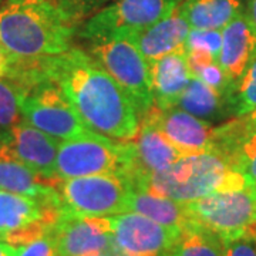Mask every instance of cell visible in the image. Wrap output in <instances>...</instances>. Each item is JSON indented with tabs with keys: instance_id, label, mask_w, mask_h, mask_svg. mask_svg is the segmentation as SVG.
I'll return each mask as SVG.
<instances>
[{
	"instance_id": "28",
	"label": "cell",
	"mask_w": 256,
	"mask_h": 256,
	"mask_svg": "<svg viewBox=\"0 0 256 256\" xmlns=\"http://www.w3.org/2000/svg\"><path fill=\"white\" fill-rule=\"evenodd\" d=\"M220 240L222 256H256V235L248 234Z\"/></svg>"
},
{
	"instance_id": "15",
	"label": "cell",
	"mask_w": 256,
	"mask_h": 256,
	"mask_svg": "<svg viewBox=\"0 0 256 256\" xmlns=\"http://www.w3.org/2000/svg\"><path fill=\"white\" fill-rule=\"evenodd\" d=\"M128 152L130 165L124 176L131 186L184 158L164 134L146 120H141L137 137L128 141Z\"/></svg>"
},
{
	"instance_id": "4",
	"label": "cell",
	"mask_w": 256,
	"mask_h": 256,
	"mask_svg": "<svg viewBox=\"0 0 256 256\" xmlns=\"http://www.w3.org/2000/svg\"><path fill=\"white\" fill-rule=\"evenodd\" d=\"M185 206L194 224L220 239L256 235V182L250 180L186 202Z\"/></svg>"
},
{
	"instance_id": "14",
	"label": "cell",
	"mask_w": 256,
	"mask_h": 256,
	"mask_svg": "<svg viewBox=\"0 0 256 256\" xmlns=\"http://www.w3.org/2000/svg\"><path fill=\"white\" fill-rule=\"evenodd\" d=\"M0 142L30 170L47 180H56V160L60 140L22 120L3 132Z\"/></svg>"
},
{
	"instance_id": "26",
	"label": "cell",
	"mask_w": 256,
	"mask_h": 256,
	"mask_svg": "<svg viewBox=\"0 0 256 256\" xmlns=\"http://www.w3.org/2000/svg\"><path fill=\"white\" fill-rule=\"evenodd\" d=\"M226 97L229 108L238 117L249 116L256 110V60L248 67L244 76L234 82Z\"/></svg>"
},
{
	"instance_id": "32",
	"label": "cell",
	"mask_w": 256,
	"mask_h": 256,
	"mask_svg": "<svg viewBox=\"0 0 256 256\" xmlns=\"http://www.w3.org/2000/svg\"><path fill=\"white\" fill-rule=\"evenodd\" d=\"M98 256H128V255L118 246V245H117V244H116V242H114V238H112V240L108 244V246L106 248V249H104Z\"/></svg>"
},
{
	"instance_id": "2",
	"label": "cell",
	"mask_w": 256,
	"mask_h": 256,
	"mask_svg": "<svg viewBox=\"0 0 256 256\" xmlns=\"http://www.w3.org/2000/svg\"><path fill=\"white\" fill-rule=\"evenodd\" d=\"M80 18L67 0H4L0 43L23 58H42L72 48Z\"/></svg>"
},
{
	"instance_id": "9",
	"label": "cell",
	"mask_w": 256,
	"mask_h": 256,
	"mask_svg": "<svg viewBox=\"0 0 256 256\" xmlns=\"http://www.w3.org/2000/svg\"><path fill=\"white\" fill-rule=\"evenodd\" d=\"M180 3L181 0H111L82 23L78 36L86 42L97 37L130 36L168 16Z\"/></svg>"
},
{
	"instance_id": "6",
	"label": "cell",
	"mask_w": 256,
	"mask_h": 256,
	"mask_svg": "<svg viewBox=\"0 0 256 256\" xmlns=\"http://www.w3.org/2000/svg\"><path fill=\"white\" fill-rule=\"evenodd\" d=\"M60 210L66 216H114L128 212L132 186L120 174L58 180Z\"/></svg>"
},
{
	"instance_id": "33",
	"label": "cell",
	"mask_w": 256,
	"mask_h": 256,
	"mask_svg": "<svg viewBox=\"0 0 256 256\" xmlns=\"http://www.w3.org/2000/svg\"><path fill=\"white\" fill-rule=\"evenodd\" d=\"M18 248L10 245L4 240H0V256H18Z\"/></svg>"
},
{
	"instance_id": "27",
	"label": "cell",
	"mask_w": 256,
	"mask_h": 256,
	"mask_svg": "<svg viewBox=\"0 0 256 256\" xmlns=\"http://www.w3.org/2000/svg\"><path fill=\"white\" fill-rule=\"evenodd\" d=\"M220 46H222V30L191 28L185 44V53L210 56L218 60Z\"/></svg>"
},
{
	"instance_id": "3",
	"label": "cell",
	"mask_w": 256,
	"mask_h": 256,
	"mask_svg": "<svg viewBox=\"0 0 256 256\" xmlns=\"http://www.w3.org/2000/svg\"><path fill=\"white\" fill-rule=\"evenodd\" d=\"M246 181L249 178L234 168L228 156L214 150L200 156H184L171 166L134 184L132 190L186 204Z\"/></svg>"
},
{
	"instance_id": "13",
	"label": "cell",
	"mask_w": 256,
	"mask_h": 256,
	"mask_svg": "<svg viewBox=\"0 0 256 256\" xmlns=\"http://www.w3.org/2000/svg\"><path fill=\"white\" fill-rule=\"evenodd\" d=\"M50 234L58 256H98L112 240V218L62 215Z\"/></svg>"
},
{
	"instance_id": "7",
	"label": "cell",
	"mask_w": 256,
	"mask_h": 256,
	"mask_svg": "<svg viewBox=\"0 0 256 256\" xmlns=\"http://www.w3.org/2000/svg\"><path fill=\"white\" fill-rule=\"evenodd\" d=\"M128 165V141H116L97 132H90L60 142L56 160V180L101 174L124 176Z\"/></svg>"
},
{
	"instance_id": "21",
	"label": "cell",
	"mask_w": 256,
	"mask_h": 256,
	"mask_svg": "<svg viewBox=\"0 0 256 256\" xmlns=\"http://www.w3.org/2000/svg\"><path fill=\"white\" fill-rule=\"evenodd\" d=\"M128 210L141 214L164 226L178 230H182L192 224L185 204L142 190H132L128 201Z\"/></svg>"
},
{
	"instance_id": "22",
	"label": "cell",
	"mask_w": 256,
	"mask_h": 256,
	"mask_svg": "<svg viewBox=\"0 0 256 256\" xmlns=\"http://www.w3.org/2000/svg\"><path fill=\"white\" fill-rule=\"evenodd\" d=\"M180 8L191 28L222 30L244 12L242 0H181Z\"/></svg>"
},
{
	"instance_id": "20",
	"label": "cell",
	"mask_w": 256,
	"mask_h": 256,
	"mask_svg": "<svg viewBox=\"0 0 256 256\" xmlns=\"http://www.w3.org/2000/svg\"><path fill=\"white\" fill-rule=\"evenodd\" d=\"M215 150L228 156L236 171L256 182V127L250 120L216 128Z\"/></svg>"
},
{
	"instance_id": "25",
	"label": "cell",
	"mask_w": 256,
	"mask_h": 256,
	"mask_svg": "<svg viewBox=\"0 0 256 256\" xmlns=\"http://www.w3.org/2000/svg\"><path fill=\"white\" fill-rule=\"evenodd\" d=\"M26 86L14 78L0 77V130L8 131L23 120L22 102Z\"/></svg>"
},
{
	"instance_id": "30",
	"label": "cell",
	"mask_w": 256,
	"mask_h": 256,
	"mask_svg": "<svg viewBox=\"0 0 256 256\" xmlns=\"http://www.w3.org/2000/svg\"><path fill=\"white\" fill-rule=\"evenodd\" d=\"M18 256H58L53 235L47 234L24 246H20Z\"/></svg>"
},
{
	"instance_id": "35",
	"label": "cell",
	"mask_w": 256,
	"mask_h": 256,
	"mask_svg": "<svg viewBox=\"0 0 256 256\" xmlns=\"http://www.w3.org/2000/svg\"><path fill=\"white\" fill-rule=\"evenodd\" d=\"M249 120L252 121V124H254V126L256 127V110L254 111L252 114H249Z\"/></svg>"
},
{
	"instance_id": "12",
	"label": "cell",
	"mask_w": 256,
	"mask_h": 256,
	"mask_svg": "<svg viewBox=\"0 0 256 256\" xmlns=\"http://www.w3.org/2000/svg\"><path fill=\"white\" fill-rule=\"evenodd\" d=\"M141 120L158 128L182 156H200L215 150L216 128L178 107L160 110L154 106Z\"/></svg>"
},
{
	"instance_id": "18",
	"label": "cell",
	"mask_w": 256,
	"mask_h": 256,
	"mask_svg": "<svg viewBox=\"0 0 256 256\" xmlns=\"http://www.w3.org/2000/svg\"><path fill=\"white\" fill-rule=\"evenodd\" d=\"M57 181L58 180H47L30 170L0 142V191L54 204L60 208L58 194L56 190Z\"/></svg>"
},
{
	"instance_id": "11",
	"label": "cell",
	"mask_w": 256,
	"mask_h": 256,
	"mask_svg": "<svg viewBox=\"0 0 256 256\" xmlns=\"http://www.w3.org/2000/svg\"><path fill=\"white\" fill-rule=\"evenodd\" d=\"M111 218L114 242L128 256H166L181 234L131 210Z\"/></svg>"
},
{
	"instance_id": "31",
	"label": "cell",
	"mask_w": 256,
	"mask_h": 256,
	"mask_svg": "<svg viewBox=\"0 0 256 256\" xmlns=\"http://www.w3.org/2000/svg\"><path fill=\"white\" fill-rule=\"evenodd\" d=\"M108 2L111 0H67V3L72 6V9L77 13L78 18L92 12H97Z\"/></svg>"
},
{
	"instance_id": "16",
	"label": "cell",
	"mask_w": 256,
	"mask_h": 256,
	"mask_svg": "<svg viewBox=\"0 0 256 256\" xmlns=\"http://www.w3.org/2000/svg\"><path fill=\"white\" fill-rule=\"evenodd\" d=\"M190 32L191 26L178 4L168 16L152 26L127 37L134 42L146 62L152 64L165 56L185 52Z\"/></svg>"
},
{
	"instance_id": "19",
	"label": "cell",
	"mask_w": 256,
	"mask_h": 256,
	"mask_svg": "<svg viewBox=\"0 0 256 256\" xmlns=\"http://www.w3.org/2000/svg\"><path fill=\"white\" fill-rule=\"evenodd\" d=\"M150 66L154 106L160 110L175 108L192 78L185 52L165 56Z\"/></svg>"
},
{
	"instance_id": "23",
	"label": "cell",
	"mask_w": 256,
	"mask_h": 256,
	"mask_svg": "<svg viewBox=\"0 0 256 256\" xmlns=\"http://www.w3.org/2000/svg\"><path fill=\"white\" fill-rule=\"evenodd\" d=\"M222 98L224 96L220 92L206 86L200 78L192 77L176 107L210 122V120L218 117L222 110Z\"/></svg>"
},
{
	"instance_id": "8",
	"label": "cell",
	"mask_w": 256,
	"mask_h": 256,
	"mask_svg": "<svg viewBox=\"0 0 256 256\" xmlns=\"http://www.w3.org/2000/svg\"><path fill=\"white\" fill-rule=\"evenodd\" d=\"M23 84L26 86V92L22 102V114L26 122L60 141L92 132L54 80L42 76Z\"/></svg>"
},
{
	"instance_id": "17",
	"label": "cell",
	"mask_w": 256,
	"mask_h": 256,
	"mask_svg": "<svg viewBox=\"0 0 256 256\" xmlns=\"http://www.w3.org/2000/svg\"><path fill=\"white\" fill-rule=\"evenodd\" d=\"M256 60V28L244 10L222 28V46L218 63L235 82Z\"/></svg>"
},
{
	"instance_id": "5",
	"label": "cell",
	"mask_w": 256,
	"mask_h": 256,
	"mask_svg": "<svg viewBox=\"0 0 256 256\" xmlns=\"http://www.w3.org/2000/svg\"><path fill=\"white\" fill-rule=\"evenodd\" d=\"M88 42V54L117 82L142 118L154 107L151 66L127 36L97 37Z\"/></svg>"
},
{
	"instance_id": "1",
	"label": "cell",
	"mask_w": 256,
	"mask_h": 256,
	"mask_svg": "<svg viewBox=\"0 0 256 256\" xmlns=\"http://www.w3.org/2000/svg\"><path fill=\"white\" fill-rule=\"evenodd\" d=\"M42 76L54 80L92 132L116 141H132L141 117L117 82L78 47L42 58Z\"/></svg>"
},
{
	"instance_id": "34",
	"label": "cell",
	"mask_w": 256,
	"mask_h": 256,
	"mask_svg": "<svg viewBox=\"0 0 256 256\" xmlns=\"http://www.w3.org/2000/svg\"><path fill=\"white\" fill-rule=\"evenodd\" d=\"M248 16L250 18L254 28H256V0H249V8H248Z\"/></svg>"
},
{
	"instance_id": "24",
	"label": "cell",
	"mask_w": 256,
	"mask_h": 256,
	"mask_svg": "<svg viewBox=\"0 0 256 256\" xmlns=\"http://www.w3.org/2000/svg\"><path fill=\"white\" fill-rule=\"evenodd\" d=\"M166 256H222V240L214 232L192 222L181 230Z\"/></svg>"
},
{
	"instance_id": "10",
	"label": "cell",
	"mask_w": 256,
	"mask_h": 256,
	"mask_svg": "<svg viewBox=\"0 0 256 256\" xmlns=\"http://www.w3.org/2000/svg\"><path fill=\"white\" fill-rule=\"evenodd\" d=\"M60 216L54 204L0 191V236L13 246H24L50 234Z\"/></svg>"
},
{
	"instance_id": "29",
	"label": "cell",
	"mask_w": 256,
	"mask_h": 256,
	"mask_svg": "<svg viewBox=\"0 0 256 256\" xmlns=\"http://www.w3.org/2000/svg\"><path fill=\"white\" fill-rule=\"evenodd\" d=\"M28 58L18 57L0 43V77L18 78L24 72Z\"/></svg>"
},
{
	"instance_id": "36",
	"label": "cell",
	"mask_w": 256,
	"mask_h": 256,
	"mask_svg": "<svg viewBox=\"0 0 256 256\" xmlns=\"http://www.w3.org/2000/svg\"><path fill=\"white\" fill-rule=\"evenodd\" d=\"M0 240H2V236H0Z\"/></svg>"
}]
</instances>
